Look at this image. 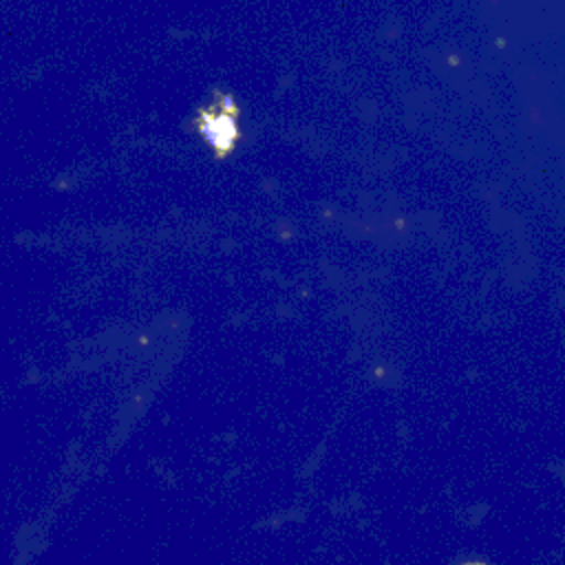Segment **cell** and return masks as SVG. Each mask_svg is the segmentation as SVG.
<instances>
[{
	"mask_svg": "<svg viewBox=\"0 0 565 565\" xmlns=\"http://www.w3.org/2000/svg\"><path fill=\"white\" fill-rule=\"evenodd\" d=\"M459 565H490V563L479 561V558H472V561H463V563H459Z\"/></svg>",
	"mask_w": 565,
	"mask_h": 565,
	"instance_id": "cell-2",
	"label": "cell"
},
{
	"mask_svg": "<svg viewBox=\"0 0 565 565\" xmlns=\"http://www.w3.org/2000/svg\"><path fill=\"white\" fill-rule=\"evenodd\" d=\"M238 117V102L223 90H214L212 99L196 108L192 128L207 143L214 159H225L236 150V143L241 141Z\"/></svg>",
	"mask_w": 565,
	"mask_h": 565,
	"instance_id": "cell-1",
	"label": "cell"
}]
</instances>
